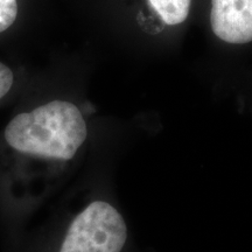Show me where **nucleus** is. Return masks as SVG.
<instances>
[{"mask_svg":"<svg viewBox=\"0 0 252 252\" xmlns=\"http://www.w3.org/2000/svg\"><path fill=\"white\" fill-rule=\"evenodd\" d=\"M87 135L83 115L67 100H53L12 118L4 140L14 153V161L0 169L2 206L21 215L35 197L37 163L69 161Z\"/></svg>","mask_w":252,"mask_h":252,"instance_id":"obj_1","label":"nucleus"},{"mask_svg":"<svg viewBox=\"0 0 252 252\" xmlns=\"http://www.w3.org/2000/svg\"><path fill=\"white\" fill-rule=\"evenodd\" d=\"M127 229L115 207L91 202L71 220L59 252H121Z\"/></svg>","mask_w":252,"mask_h":252,"instance_id":"obj_2","label":"nucleus"},{"mask_svg":"<svg viewBox=\"0 0 252 252\" xmlns=\"http://www.w3.org/2000/svg\"><path fill=\"white\" fill-rule=\"evenodd\" d=\"M210 24L219 39L234 45L252 41V0H213Z\"/></svg>","mask_w":252,"mask_h":252,"instance_id":"obj_3","label":"nucleus"},{"mask_svg":"<svg viewBox=\"0 0 252 252\" xmlns=\"http://www.w3.org/2000/svg\"><path fill=\"white\" fill-rule=\"evenodd\" d=\"M149 2L163 23L175 26L187 19L191 0H149Z\"/></svg>","mask_w":252,"mask_h":252,"instance_id":"obj_4","label":"nucleus"},{"mask_svg":"<svg viewBox=\"0 0 252 252\" xmlns=\"http://www.w3.org/2000/svg\"><path fill=\"white\" fill-rule=\"evenodd\" d=\"M18 15L17 0H0V33L14 24Z\"/></svg>","mask_w":252,"mask_h":252,"instance_id":"obj_5","label":"nucleus"},{"mask_svg":"<svg viewBox=\"0 0 252 252\" xmlns=\"http://www.w3.org/2000/svg\"><path fill=\"white\" fill-rule=\"evenodd\" d=\"M13 72L7 65L0 62V99L9 93L12 86H13Z\"/></svg>","mask_w":252,"mask_h":252,"instance_id":"obj_6","label":"nucleus"}]
</instances>
